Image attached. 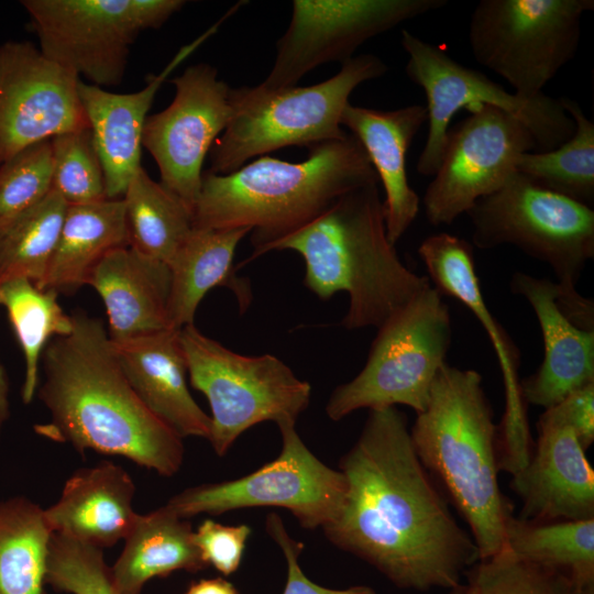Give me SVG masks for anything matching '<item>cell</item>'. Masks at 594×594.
Masks as SVG:
<instances>
[{"mask_svg": "<svg viewBox=\"0 0 594 594\" xmlns=\"http://www.w3.org/2000/svg\"><path fill=\"white\" fill-rule=\"evenodd\" d=\"M344 504L322 528L337 548L355 556L403 590H449L479 560L411 443L396 407L369 410L361 433L339 461Z\"/></svg>", "mask_w": 594, "mask_h": 594, "instance_id": "obj_1", "label": "cell"}, {"mask_svg": "<svg viewBox=\"0 0 594 594\" xmlns=\"http://www.w3.org/2000/svg\"><path fill=\"white\" fill-rule=\"evenodd\" d=\"M73 329L45 345L36 394L50 420L34 426L81 455L92 450L173 476L184 461L183 439L140 400L113 352L102 320L72 314Z\"/></svg>", "mask_w": 594, "mask_h": 594, "instance_id": "obj_2", "label": "cell"}, {"mask_svg": "<svg viewBox=\"0 0 594 594\" xmlns=\"http://www.w3.org/2000/svg\"><path fill=\"white\" fill-rule=\"evenodd\" d=\"M308 151L301 162L263 155L230 174L202 172L194 229L249 228L251 261L322 215L343 195L378 184L363 146L352 134Z\"/></svg>", "mask_w": 594, "mask_h": 594, "instance_id": "obj_3", "label": "cell"}, {"mask_svg": "<svg viewBox=\"0 0 594 594\" xmlns=\"http://www.w3.org/2000/svg\"><path fill=\"white\" fill-rule=\"evenodd\" d=\"M292 250L305 263V286L320 299L349 296L341 320L348 330L378 328L391 315L431 285L400 261L387 239L377 184L340 197L322 215L265 250Z\"/></svg>", "mask_w": 594, "mask_h": 594, "instance_id": "obj_4", "label": "cell"}, {"mask_svg": "<svg viewBox=\"0 0 594 594\" xmlns=\"http://www.w3.org/2000/svg\"><path fill=\"white\" fill-rule=\"evenodd\" d=\"M481 374L447 363L409 429L415 452L466 522L479 560L505 549L513 507L498 483L497 425Z\"/></svg>", "mask_w": 594, "mask_h": 594, "instance_id": "obj_5", "label": "cell"}, {"mask_svg": "<svg viewBox=\"0 0 594 594\" xmlns=\"http://www.w3.org/2000/svg\"><path fill=\"white\" fill-rule=\"evenodd\" d=\"M465 213L477 249L509 244L548 264L558 278L561 312L578 328L594 331L593 299L576 290L586 262L594 257L592 207L544 189L516 170Z\"/></svg>", "mask_w": 594, "mask_h": 594, "instance_id": "obj_6", "label": "cell"}, {"mask_svg": "<svg viewBox=\"0 0 594 594\" xmlns=\"http://www.w3.org/2000/svg\"><path fill=\"white\" fill-rule=\"evenodd\" d=\"M376 55L361 54L341 64L329 79L311 86L266 91L254 87L231 90L232 117L209 151L208 170L226 175L256 156L287 146L342 140L341 114L353 90L385 75Z\"/></svg>", "mask_w": 594, "mask_h": 594, "instance_id": "obj_7", "label": "cell"}, {"mask_svg": "<svg viewBox=\"0 0 594 594\" xmlns=\"http://www.w3.org/2000/svg\"><path fill=\"white\" fill-rule=\"evenodd\" d=\"M451 337L449 308L431 284L377 328L363 369L333 389L327 416L338 421L359 409L396 405L424 411Z\"/></svg>", "mask_w": 594, "mask_h": 594, "instance_id": "obj_8", "label": "cell"}, {"mask_svg": "<svg viewBox=\"0 0 594 594\" xmlns=\"http://www.w3.org/2000/svg\"><path fill=\"white\" fill-rule=\"evenodd\" d=\"M190 385L211 409L208 441L223 457L251 427L296 422L310 402L311 386L272 354L244 355L207 337L195 326L180 329Z\"/></svg>", "mask_w": 594, "mask_h": 594, "instance_id": "obj_9", "label": "cell"}, {"mask_svg": "<svg viewBox=\"0 0 594 594\" xmlns=\"http://www.w3.org/2000/svg\"><path fill=\"white\" fill-rule=\"evenodd\" d=\"M593 0H481L469 25L474 59L534 98L570 63Z\"/></svg>", "mask_w": 594, "mask_h": 594, "instance_id": "obj_10", "label": "cell"}, {"mask_svg": "<svg viewBox=\"0 0 594 594\" xmlns=\"http://www.w3.org/2000/svg\"><path fill=\"white\" fill-rule=\"evenodd\" d=\"M400 43L408 55L406 74L427 98L429 125L425 146L417 161L418 174H436L450 121L462 108L472 111L487 105L514 116L532 134L537 152L551 151L573 135L574 121L559 99L544 92L534 98L509 92L480 70L462 65L442 47L421 40L408 30L402 31Z\"/></svg>", "mask_w": 594, "mask_h": 594, "instance_id": "obj_11", "label": "cell"}, {"mask_svg": "<svg viewBox=\"0 0 594 594\" xmlns=\"http://www.w3.org/2000/svg\"><path fill=\"white\" fill-rule=\"evenodd\" d=\"M183 0H23L40 51L98 87L121 84L142 31L160 29Z\"/></svg>", "mask_w": 594, "mask_h": 594, "instance_id": "obj_12", "label": "cell"}, {"mask_svg": "<svg viewBox=\"0 0 594 594\" xmlns=\"http://www.w3.org/2000/svg\"><path fill=\"white\" fill-rule=\"evenodd\" d=\"M277 427L282 450L273 461L235 480L188 487L166 505L185 519L242 508L280 507L305 529H322L331 524L346 495L343 473L308 449L296 431V422L285 421Z\"/></svg>", "mask_w": 594, "mask_h": 594, "instance_id": "obj_13", "label": "cell"}, {"mask_svg": "<svg viewBox=\"0 0 594 594\" xmlns=\"http://www.w3.org/2000/svg\"><path fill=\"white\" fill-rule=\"evenodd\" d=\"M446 4V0H294L273 67L257 87L273 91L297 86L316 67L343 64L370 38Z\"/></svg>", "mask_w": 594, "mask_h": 594, "instance_id": "obj_14", "label": "cell"}, {"mask_svg": "<svg viewBox=\"0 0 594 594\" xmlns=\"http://www.w3.org/2000/svg\"><path fill=\"white\" fill-rule=\"evenodd\" d=\"M470 112L448 131L440 165L422 198L435 227L452 224L504 185L520 155L537 152L532 134L514 116L487 105Z\"/></svg>", "mask_w": 594, "mask_h": 594, "instance_id": "obj_15", "label": "cell"}, {"mask_svg": "<svg viewBox=\"0 0 594 594\" xmlns=\"http://www.w3.org/2000/svg\"><path fill=\"white\" fill-rule=\"evenodd\" d=\"M170 82L174 99L147 116L142 146L157 164L160 183L194 212L205 158L232 117V88L207 63L187 67Z\"/></svg>", "mask_w": 594, "mask_h": 594, "instance_id": "obj_16", "label": "cell"}, {"mask_svg": "<svg viewBox=\"0 0 594 594\" xmlns=\"http://www.w3.org/2000/svg\"><path fill=\"white\" fill-rule=\"evenodd\" d=\"M79 80L29 41L0 45V165L36 143L89 128Z\"/></svg>", "mask_w": 594, "mask_h": 594, "instance_id": "obj_17", "label": "cell"}, {"mask_svg": "<svg viewBox=\"0 0 594 594\" xmlns=\"http://www.w3.org/2000/svg\"><path fill=\"white\" fill-rule=\"evenodd\" d=\"M432 286L454 297L481 322L494 346L503 373L505 413L497 425L501 459L509 464L525 462L534 448L526 404L518 378L519 351L502 324L490 312L475 272L472 245L455 235L442 232L426 238L418 248Z\"/></svg>", "mask_w": 594, "mask_h": 594, "instance_id": "obj_18", "label": "cell"}, {"mask_svg": "<svg viewBox=\"0 0 594 594\" xmlns=\"http://www.w3.org/2000/svg\"><path fill=\"white\" fill-rule=\"evenodd\" d=\"M538 440L509 487L521 501L527 521L594 518V471L574 430L540 415Z\"/></svg>", "mask_w": 594, "mask_h": 594, "instance_id": "obj_19", "label": "cell"}, {"mask_svg": "<svg viewBox=\"0 0 594 594\" xmlns=\"http://www.w3.org/2000/svg\"><path fill=\"white\" fill-rule=\"evenodd\" d=\"M240 6L241 3H237L199 37L183 46L165 68L151 76L146 87L139 91L117 94L79 80L78 94L103 168L108 199L122 198L141 167L144 124L163 82L179 64L212 36Z\"/></svg>", "mask_w": 594, "mask_h": 594, "instance_id": "obj_20", "label": "cell"}, {"mask_svg": "<svg viewBox=\"0 0 594 594\" xmlns=\"http://www.w3.org/2000/svg\"><path fill=\"white\" fill-rule=\"evenodd\" d=\"M509 289L534 309L544 345L540 366L520 381L521 397L525 404L547 409L594 382V331L578 328L561 312L557 283L549 278L516 272Z\"/></svg>", "mask_w": 594, "mask_h": 594, "instance_id": "obj_21", "label": "cell"}, {"mask_svg": "<svg viewBox=\"0 0 594 594\" xmlns=\"http://www.w3.org/2000/svg\"><path fill=\"white\" fill-rule=\"evenodd\" d=\"M111 344L131 387L156 418L182 439H209L211 418L188 389L180 329L169 328Z\"/></svg>", "mask_w": 594, "mask_h": 594, "instance_id": "obj_22", "label": "cell"}, {"mask_svg": "<svg viewBox=\"0 0 594 594\" xmlns=\"http://www.w3.org/2000/svg\"><path fill=\"white\" fill-rule=\"evenodd\" d=\"M427 117L421 105L378 110L349 103L341 114V125L359 140L383 185L386 234L394 246L419 212L420 198L408 183L406 157Z\"/></svg>", "mask_w": 594, "mask_h": 594, "instance_id": "obj_23", "label": "cell"}, {"mask_svg": "<svg viewBox=\"0 0 594 594\" xmlns=\"http://www.w3.org/2000/svg\"><path fill=\"white\" fill-rule=\"evenodd\" d=\"M135 484L120 465L103 460L73 473L58 501L44 509L52 532L100 549L116 546L131 530L138 513Z\"/></svg>", "mask_w": 594, "mask_h": 594, "instance_id": "obj_24", "label": "cell"}, {"mask_svg": "<svg viewBox=\"0 0 594 594\" xmlns=\"http://www.w3.org/2000/svg\"><path fill=\"white\" fill-rule=\"evenodd\" d=\"M87 285L103 300L111 341L172 328L170 271L166 263L129 246L120 248L98 263Z\"/></svg>", "mask_w": 594, "mask_h": 594, "instance_id": "obj_25", "label": "cell"}, {"mask_svg": "<svg viewBox=\"0 0 594 594\" xmlns=\"http://www.w3.org/2000/svg\"><path fill=\"white\" fill-rule=\"evenodd\" d=\"M249 228L194 229L170 262L169 321L174 329L193 324L196 310L206 294L218 286L229 288L241 312L252 301L248 279L239 277L233 266L240 241Z\"/></svg>", "mask_w": 594, "mask_h": 594, "instance_id": "obj_26", "label": "cell"}, {"mask_svg": "<svg viewBox=\"0 0 594 594\" xmlns=\"http://www.w3.org/2000/svg\"><path fill=\"white\" fill-rule=\"evenodd\" d=\"M123 540L122 552L110 568L117 594H141L153 578L180 570L196 573L208 566L190 522L167 505L139 514Z\"/></svg>", "mask_w": 594, "mask_h": 594, "instance_id": "obj_27", "label": "cell"}, {"mask_svg": "<svg viewBox=\"0 0 594 594\" xmlns=\"http://www.w3.org/2000/svg\"><path fill=\"white\" fill-rule=\"evenodd\" d=\"M128 246L122 198L67 206L41 289L72 295L111 251Z\"/></svg>", "mask_w": 594, "mask_h": 594, "instance_id": "obj_28", "label": "cell"}, {"mask_svg": "<svg viewBox=\"0 0 594 594\" xmlns=\"http://www.w3.org/2000/svg\"><path fill=\"white\" fill-rule=\"evenodd\" d=\"M505 550L568 575L580 594H594V518L527 521L509 516Z\"/></svg>", "mask_w": 594, "mask_h": 594, "instance_id": "obj_29", "label": "cell"}, {"mask_svg": "<svg viewBox=\"0 0 594 594\" xmlns=\"http://www.w3.org/2000/svg\"><path fill=\"white\" fill-rule=\"evenodd\" d=\"M122 199L128 246L168 264L194 230L193 211L142 166Z\"/></svg>", "mask_w": 594, "mask_h": 594, "instance_id": "obj_30", "label": "cell"}, {"mask_svg": "<svg viewBox=\"0 0 594 594\" xmlns=\"http://www.w3.org/2000/svg\"><path fill=\"white\" fill-rule=\"evenodd\" d=\"M52 534L38 504L24 496L0 502V594H45Z\"/></svg>", "mask_w": 594, "mask_h": 594, "instance_id": "obj_31", "label": "cell"}, {"mask_svg": "<svg viewBox=\"0 0 594 594\" xmlns=\"http://www.w3.org/2000/svg\"><path fill=\"white\" fill-rule=\"evenodd\" d=\"M0 306L7 310L23 353L25 371L21 397L24 404H30L40 385L43 350L52 338L72 331V315L64 311L56 292L41 289L25 277L0 283Z\"/></svg>", "mask_w": 594, "mask_h": 594, "instance_id": "obj_32", "label": "cell"}, {"mask_svg": "<svg viewBox=\"0 0 594 594\" xmlns=\"http://www.w3.org/2000/svg\"><path fill=\"white\" fill-rule=\"evenodd\" d=\"M559 100L574 121L573 135L551 151L524 153L516 163V170L544 189L592 207L594 124L575 100L566 97Z\"/></svg>", "mask_w": 594, "mask_h": 594, "instance_id": "obj_33", "label": "cell"}, {"mask_svg": "<svg viewBox=\"0 0 594 594\" xmlns=\"http://www.w3.org/2000/svg\"><path fill=\"white\" fill-rule=\"evenodd\" d=\"M67 205L52 190L40 204L0 227V283L25 277L42 284Z\"/></svg>", "mask_w": 594, "mask_h": 594, "instance_id": "obj_34", "label": "cell"}, {"mask_svg": "<svg viewBox=\"0 0 594 594\" xmlns=\"http://www.w3.org/2000/svg\"><path fill=\"white\" fill-rule=\"evenodd\" d=\"M447 594H580L564 573L516 558L507 550L477 560Z\"/></svg>", "mask_w": 594, "mask_h": 594, "instance_id": "obj_35", "label": "cell"}, {"mask_svg": "<svg viewBox=\"0 0 594 594\" xmlns=\"http://www.w3.org/2000/svg\"><path fill=\"white\" fill-rule=\"evenodd\" d=\"M51 145L52 190L67 206L108 199L105 173L90 128L58 134L51 139Z\"/></svg>", "mask_w": 594, "mask_h": 594, "instance_id": "obj_36", "label": "cell"}, {"mask_svg": "<svg viewBox=\"0 0 594 594\" xmlns=\"http://www.w3.org/2000/svg\"><path fill=\"white\" fill-rule=\"evenodd\" d=\"M45 582L68 594H117L103 550L56 532L50 541Z\"/></svg>", "mask_w": 594, "mask_h": 594, "instance_id": "obj_37", "label": "cell"}, {"mask_svg": "<svg viewBox=\"0 0 594 594\" xmlns=\"http://www.w3.org/2000/svg\"><path fill=\"white\" fill-rule=\"evenodd\" d=\"M51 140L19 152L0 165V227L40 204L51 191Z\"/></svg>", "mask_w": 594, "mask_h": 594, "instance_id": "obj_38", "label": "cell"}, {"mask_svg": "<svg viewBox=\"0 0 594 594\" xmlns=\"http://www.w3.org/2000/svg\"><path fill=\"white\" fill-rule=\"evenodd\" d=\"M252 529L249 525H223L205 519L194 531V539L204 561L222 575L237 572Z\"/></svg>", "mask_w": 594, "mask_h": 594, "instance_id": "obj_39", "label": "cell"}, {"mask_svg": "<svg viewBox=\"0 0 594 594\" xmlns=\"http://www.w3.org/2000/svg\"><path fill=\"white\" fill-rule=\"evenodd\" d=\"M265 525L268 536L280 548L286 560L287 576L283 594H377L367 585L331 588L315 583L304 573L299 563V557L304 550L302 542L290 537L276 513L267 515Z\"/></svg>", "mask_w": 594, "mask_h": 594, "instance_id": "obj_40", "label": "cell"}, {"mask_svg": "<svg viewBox=\"0 0 594 594\" xmlns=\"http://www.w3.org/2000/svg\"><path fill=\"white\" fill-rule=\"evenodd\" d=\"M541 415L571 427L586 451L594 442V382L570 393Z\"/></svg>", "mask_w": 594, "mask_h": 594, "instance_id": "obj_41", "label": "cell"}, {"mask_svg": "<svg viewBox=\"0 0 594 594\" xmlns=\"http://www.w3.org/2000/svg\"><path fill=\"white\" fill-rule=\"evenodd\" d=\"M184 594H240V592L226 579L212 578L193 582Z\"/></svg>", "mask_w": 594, "mask_h": 594, "instance_id": "obj_42", "label": "cell"}, {"mask_svg": "<svg viewBox=\"0 0 594 594\" xmlns=\"http://www.w3.org/2000/svg\"><path fill=\"white\" fill-rule=\"evenodd\" d=\"M10 383L6 366L0 360V435L10 416Z\"/></svg>", "mask_w": 594, "mask_h": 594, "instance_id": "obj_43", "label": "cell"}]
</instances>
